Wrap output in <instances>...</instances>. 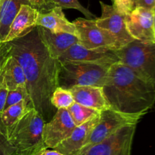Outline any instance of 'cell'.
<instances>
[{"mask_svg":"<svg viewBox=\"0 0 155 155\" xmlns=\"http://www.w3.org/2000/svg\"><path fill=\"white\" fill-rule=\"evenodd\" d=\"M8 43L10 55L24 70L33 108L44 120H51L56 112L51 104V97L58 86L60 61L50 55L39 37L37 27Z\"/></svg>","mask_w":155,"mask_h":155,"instance_id":"cell-1","label":"cell"},{"mask_svg":"<svg viewBox=\"0 0 155 155\" xmlns=\"http://www.w3.org/2000/svg\"><path fill=\"white\" fill-rule=\"evenodd\" d=\"M102 88L110 108L123 113L145 115L155 104V86L120 61L109 68Z\"/></svg>","mask_w":155,"mask_h":155,"instance_id":"cell-2","label":"cell"},{"mask_svg":"<svg viewBox=\"0 0 155 155\" xmlns=\"http://www.w3.org/2000/svg\"><path fill=\"white\" fill-rule=\"evenodd\" d=\"M44 124L42 117L33 107L8 130L7 138L16 155H34L46 148L42 135Z\"/></svg>","mask_w":155,"mask_h":155,"instance_id":"cell-3","label":"cell"},{"mask_svg":"<svg viewBox=\"0 0 155 155\" xmlns=\"http://www.w3.org/2000/svg\"><path fill=\"white\" fill-rule=\"evenodd\" d=\"M114 51L120 61L155 86V43L133 40Z\"/></svg>","mask_w":155,"mask_h":155,"instance_id":"cell-4","label":"cell"},{"mask_svg":"<svg viewBox=\"0 0 155 155\" xmlns=\"http://www.w3.org/2000/svg\"><path fill=\"white\" fill-rule=\"evenodd\" d=\"M110 67L96 64L61 63L58 86L68 89L76 86L103 87Z\"/></svg>","mask_w":155,"mask_h":155,"instance_id":"cell-5","label":"cell"},{"mask_svg":"<svg viewBox=\"0 0 155 155\" xmlns=\"http://www.w3.org/2000/svg\"><path fill=\"white\" fill-rule=\"evenodd\" d=\"M144 115L127 114L112 108L100 112L99 120L88 136L80 153L83 152L92 145L101 142L124 127L137 125Z\"/></svg>","mask_w":155,"mask_h":155,"instance_id":"cell-6","label":"cell"},{"mask_svg":"<svg viewBox=\"0 0 155 155\" xmlns=\"http://www.w3.org/2000/svg\"><path fill=\"white\" fill-rule=\"evenodd\" d=\"M136 129V125L124 127L77 155H131Z\"/></svg>","mask_w":155,"mask_h":155,"instance_id":"cell-7","label":"cell"},{"mask_svg":"<svg viewBox=\"0 0 155 155\" xmlns=\"http://www.w3.org/2000/svg\"><path fill=\"white\" fill-rule=\"evenodd\" d=\"M77 31L79 43L87 48H110L119 49L116 38L109 32L100 28L95 19L77 18L73 21Z\"/></svg>","mask_w":155,"mask_h":155,"instance_id":"cell-8","label":"cell"},{"mask_svg":"<svg viewBox=\"0 0 155 155\" xmlns=\"http://www.w3.org/2000/svg\"><path fill=\"white\" fill-rule=\"evenodd\" d=\"M126 27L134 40L155 43L154 12L142 7H135L125 16Z\"/></svg>","mask_w":155,"mask_h":155,"instance_id":"cell-9","label":"cell"},{"mask_svg":"<svg viewBox=\"0 0 155 155\" xmlns=\"http://www.w3.org/2000/svg\"><path fill=\"white\" fill-rule=\"evenodd\" d=\"M58 61L61 63L76 62L111 66L120 60L114 50L104 48H87L77 42L60 56Z\"/></svg>","mask_w":155,"mask_h":155,"instance_id":"cell-10","label":"cell"},{"mask_svg":"<svg viewBox=\"0 0 155 155\" xmlns=\"http://www.w3.org/2000/svg\"><path fill=\"white\" fill-rule=\"evenodd\" d=\"M99 2L102 12L100 18H95L96 25L100 28L107 30L114 36L120 48L134 40L126 27V15L118 11L114 5H107L101 1Z\"/></svg>","mask_w":155,"mask_h":155,"instance_id":"cell-11","label":"cell"},{"mask_svg":"<svg viewBox=\"0 0 155 155\" xmlns=\"http://www.w3.org/2000/svg\"><path fill=\"white\" fill-rule=\"evenodd\" d=\"M77 125L67 108L57 109L43 127V140L46 148H54L72 133Z\"/></svg>","mask_w":155,"mask_h":155,"instance_id":"cell-12","label":"cell"},{"mask_svg":"<svg viewBox=\"0 0 155 155\" xmlns=\"http://www.w3.org/2000/svg\"><path fill=\"white\" fill-rule=\"evenodd\" d=\"M99 117L100 114H98L87 122L77 126L72 133L53 149H55L64 155H77L83 148L92 129L98 124Z\"/></svg>","mask_w":155,"mask_h":155,"instance_id":"cell-13","label":"cell"},{"mask_svg":"<svg viewBox=\"0 0 155 155\" xmlns=\"http://www.w3.org/2000/svg\"><path fill=\"white\" fill-rule=\"evenodd\" d=\"M38 33L50 55L58 59L73 45L79 42L75 35L67 33H52L42 27L37 26Z\"/></svg>","mask_w":155,"mask_h":155,"instance_id":"cell-14","label":"cell"},{"mask_svg":"<svg viewBox=\"0 0 155 155\" xmlns=\"http://www.w3.org/2000/svg\"><path fill=\"white\" fill-rule=\"evenodd\" d=\"M74 101L86 107L102 111L110 108L102 87L93 86H76L70 89Z\"/></svg>","mask_w":155,"mask_h":155,"instance_id":"cell-15","label":"cell"},{"mask_svg":"<svg viewBox=\"0 0 155 155\" xmlns=\"http://www.w3.org/2000/svg\"><path fill=\"white\" fill-rule=\"evenodd\" d=\"M39 14V11L30 5H22L11 24L5 42H8L23 36L37 27L36 23Z\"/></svg>","mask_w":155,"mask_h":155,"instance_id":"cell-16","label":"cell"},{"mask_svg":"<svg viewBox=\"0 0 155 155\" xmlns=\"http://www.w3.org/2000/svg\"><path fill=\"white\" fill-rule=\"evenodd\" d=\"M36 26L44 27L52 33H67L77 36L75 25L67 19L63 9L60 7H53L46 12H39Z\"/></svg>","mask_w":155,"mask_h":155,"instance_id":"cell-17","label":"cell"},{"mask_svg":"<svg viewBox=\"0 0 155 155\" xmlns=\"http://www.w3.org/2000/svg\"><path fill=\"white\" fill-rule=\"evenodd\" d=\"M27 0H0V42H5L9 28L21 5Z\"/></svg>","mask_w":155,"mask_h":155,"instance_id":"cell-18","label":"cell"},{"mask_svg":"<svg viewBox=\"0 0 155 155\" xmlns=\"http://www.w3.org/2000/svg\"><path fill=\"white\" fill-rule=\"evenodd\" d=\"M3 78L8 91L15 89L20 86H26L24 70L10 54L3 68Z\"/></svg>","mask_w":155,"mask_h":155,"instance_id":"cell-19","label":"cell"},{"mask_svg":"<svg viewBox=\"0 0 155 155\" xmlns=\"http://www.w3.org/2000/svg\"><path fill=\"white\" fill-rule=\"evenodd\" d=\"M33 104L27 101H22L16 104L10 106L5 109L0 114L2 124L4 128L5 133L7 136L8 130L17 124L18 120L28 111L33 108Z\"/></svg>","mask_w":155,"mask_h":155,"instance_id":"cell-20","label":"cell"},{"mask_svg":"<svg viewBox=\"0 0 155 155\" xmlns=\"http://www.w3.org/2000/svg\"><path fill=\"white\" fill-rule=\"evenodd\" d=\"M68 110L77 126L81 125L94 117L100 114V111L98 110L86 107L77 102H74L72 105L70 106Z\"/></svg>","mask_w":155,"mask_h":155,"instance_id":"cell-21","label":"cell"},{"mask_svg":"<svg viewBox=\"0 0 155 155\" xmlns=\"http://www.w3.org/2000/svg\"><path fill=\"white\" fill-rule=\"evenodd\" d=\"M46 10L53 7H60L63 8L76 9L81 12L87 19H92L95 15L86 8H85L78 0H45Z\"/></svg>","mask_w":155,"mask_h":155,"instance_id":"cell-22","label":"cell"},{"mask_svg":"<svg viewBox=\"0 0 155 155\" xmlns=\"http://www.w3.org/2000/svg\"><path fill=\"white\" fill-rule=\"evenodd\" d=\"M75 102L70 89L58 86L51 97V104L55 109L67 108Z\"/></svg>","mask_w":155,"mask_h":155,"instance_id":"cell-23","label":"cell"},{"mask_svg":"<svg viewBox=\"0 0 155 155\" xmlns=\"http://www.w3.org/2000/svg\"><path fill=\"white\" fill-rule=\"evenodd\" d=\"M22 101H27L32 104L31 99H30V95H29L26 86H20L15 89L8 91L5 104V109Z\"/></svg>","mask_w":155,"mask_h":155,"instance_id":"cell-24","label":"cell"},{"mask_svg":"<svg viewBox=\"0 0 155 155\" xmlns=\"http://www.w3.org/2000/svg\"><path fill=\"white\" fill-rule=\"evenodd\" d=\"M0 155H16L15 148L5 135L0 132Z\"/></svg>","mask_w":155,"mask_h":155,"instance_id":"cell-25","label":"cell"},{"mask_svg":"<svg viewBox=\"0 0 155 155\" xmlns=\"http://www.w3.org/2000/svg\"><path fill=\"white\" fill-rule=\"evenodd\" d=\"M113 5L124 15H127L132 12L134 6L131 0H112Z\"/></svg>","mask_w":155,"mask_h":155,"instance_id":"cell-26","label":"cell"},{"mask_svg":"<svg viewBox=\"0 0 155 155\" xmlns=\"http://www.w3.org/2000/svg\"><path fill=\"white\" fill-rule=\"evenodd\" d=\"M8 92V89L7 86L5 83L4 78H3L2 70V72L0 75V114L5 109V104Z\"/></svg>","mask_w":155,"mask_h":155,"instance_id":"cell-27","label":"cell"},{"mask_svg":"<svg viewBox=\"0 0 155 155\" xmlns=\"http://www.w3.org/2000/svg\"><path fill=\"white\" fill-rule=\"evenodd\" d=\"M9 56V45L8 42H4L0 48V75L2 72L6 61Z\"/></svg>","mask_w":155,"mask_h":155,"instance_id":"cell-28","label":"cell"},{"mask_svg":"<svg viewBox=\"0 0 155 155\" xmlns=\"http://www.w3.org/2000/svg\"><path fill=\"white\" fill-rule=\"evenodd\" d=\"M133 6L135 7H142L150 10H154L155 0H131Z\"/></svg>","mask_w":155,"mask_h":155,"instance_id":"cell-29","label":"cell"},{"mask_svg":"<svg viewBox=\"0 0 155 155\" xmlns=\"http://www.w3.org/2000/svg\"><path fill=\"white\" fill-rule=\"evenodd\" d=\"M27 2L30 5L37 9L39 12L47 11L46 7H45V0H27Z\"/></svg>","mask_w":155,"mask_h":155,"instance_id":"cell-30","label":"cell"},{"mask_svg":"<svg viewBox=\"0 0 155 155\" xmlns=\"http://www.w3.org/2000/svg\"><path fill=\"white\" fill-rule=\"evenodd\" d=\"M34 155H64L63 154H61L59 151H56L55 149H53V148H45L43 149L40 150L39 151H38L36 154H35Z\"/></svg>","mask_w":155,"mask_h":155,"instance_id":"cell-31","label":"cell"},{"mask_svg":"<svg viewBox=\"0 0 155 155\" xmlns=\"http://www.w3.org/2000/svg\"><path fill=\"white\" fill-rule=\"evenodd\" d=\"M0 132H1V133H2L4 135H5V133L4 128H3V127H2V124L1 119H0ZM6 137H7V136H6Z\"/></svg>","mask_w":155,"mask_h":155,"instance_id":"cell-32","label":"cell"},{"mask_svg":"<svg viewBox=\"0 0 155 155\" xmlns=\"http://www.w3.org/2000/svg\"><path fill=\"white\" fill-rule=\"evenodd\" d=\"M3 44H4V42H0V48H1V47L2 46Z\"/></svg>","mask_w":155,"mask_h":155,"instance_id":"cell-33","label":"cell"},{"mask_svg":"<svg viewBox=\"0 0 155 155\" xmlns=\"http://www.w3.org/2000/svg\"><path fill=\"white\" fill-rule=\"evenodd\" d=\"M154 29H155V12H154Z\"/></svg>","mask_w":155,"mask_h":155,"instance_id":"cell-34","label":"cell"},{"mask_svg":"<svg viewBox=\"0 0 155 155\" xmlns=\"http://www.w3.org/2000/svg\"><path fill=\"white\" fill-rule=\"evenodd\" d=\"M154 12H155V8H154Z\"/></svg>","mask_w":155,"mask_h":155,"instance_id":"cell-35","label":"cell"}]
</instances>
